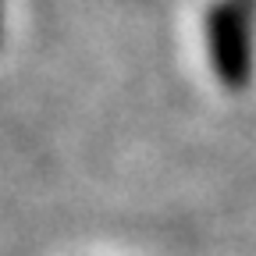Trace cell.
<instances>
[{
    "mask_svg": "<svg viewBox=\"0 0 256 256\" xmlns=\"http://www.w3.org/2000/svg\"><path fill=\"white\" fill-rule=\"evenodd\" d=\"M249 22H252V0H224L210 14L214 68L232 89H238L249 75Z\"/></svg>",
    "mask_w": 256,
    "mask_h": 256,
    "instance_id": "obj_1",
    "label": "cell"
},
{
    "mask_svg": "<svg viewBox=\"0 0 256 256\" xmlns=\"http://www.w3.org/2000/svg\"><path fill=\"white\" fill-rule=\"evenodd\" d=\"M0 18H4V4H0Z\"/></svg>",
    "mask_w": 256,
    "mask_h": 256,
    "instance_id": "obj_2",
    "label": "cell"
}]
</instances>
